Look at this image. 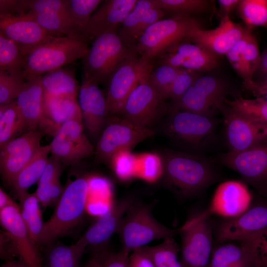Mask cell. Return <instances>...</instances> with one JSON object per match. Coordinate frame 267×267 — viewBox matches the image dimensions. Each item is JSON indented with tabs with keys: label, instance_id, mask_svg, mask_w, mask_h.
<instances>
[{
	"label": "cell",
	"instance_id": "1",
	"mask_svg": "<svg viewBox=\"0 0 267 267\" xmlns=\"http://www.w3.org/2000/svg\"><path fill=\"white\" fill-rule=\"evenodd\" d=\"M89 187V181L84 177L67 184L52 215L44 222L39 246L47 247L54 243L81 222L85 214Z\"/></svg>",
	"mask_w": 267,
	"mask_h": 267
},
{
	"label": "cell",
	"instance_id": "2",
	"mask_svg": "<svg viewBox=\"0 0 267 267\" xmlns=\"http://www.w3.org/2000/svg\"><path fill=\"white\" fill-rule=\"evenodd\" d=\"M89 49L84 39L54 37L25 54L23 76L28 80L83 59Z\"/></svg>",
	"mask_w": 267,
	"mask_h": 267
},
{
	"label": "cell",
	"instance_id": "3",
	"mask_svg": "<svg viewBox=\"0 0 267 267\" xmlns=\"http://www.w3.org/2000/svg\"><path fill=\"white\" fill-rule=\"evenodd\" d=\"M163 171L169 186L183 197L200 192L215 178L213 167L208 160L183 152H169L164 161Z\"/></svg>",
	"mask_w": 267,
	"mask_h": 267
},
{
	"label": "cell",
	"instance_id": "4",
	"mask_svg": "<svg viewBox=\"0 0 267 267\" xmlns=\"http://www.w3.org/2000/svg\"><path fill=\"white\" fill-rule=\"evenodd\" d=\"M153 205L134 203L122 219L116 233L124 253L130 255L152 241L174 237L178 233V229L170 228L154 218Z\"/></svg>",
	"mask_w": 267,
	"mask_h": 267
},
{
	"label": "cell",
	"instance_id": "5",
	"mask_svg": "<svg viewBox=\"0 0 267 267\" xmlns=\"http://www.w3.org/2000/svg\"><path fill=\"white\" fill-rule=\"evenodd\" d=\"M201 27L193 17L174 15L150 25L139 38L134 51L143 59L153 62L169 48L189 39L191 33Z\"/></svg>",
	"mask_w": 267,
	"mask_h": 267
},
{
	"label": "cell",
	"instance_id": "6",
	"mask_svg": "<svg viewBox=\"0 0 267 267\" xmlns=\"http://www.w3.org/2000/svg\"><path fill=\"white\" fill-rule=\"evenodd\" d=\"M134 51L124 44L116 32L102 34L94 39L82 59L83 73L98 84L107 81L117 66Z\"/></svg>",
	"mask_w": 267,
	"mask_h": 267
},
{
	"label": "cell",
	"instance_id": "7",
	"mask_svg": "<svg viewBox=\"0 0 267 267\" xmlns=\"http://www.w3.org/2000/svg\"><path fill=\"white\" fill-rule=\"evenodd\" d=\"M153 68V62L143 59L134 50L117 66L107 80L106 99L109 117L120 115L131 91L149 77Z\"/></svg>",
	"mask_w": 267,
	"mask_h": 267
},
{
	"label": "cell",
	"instance_id": "8",
	"mask_svg": "<svg viewBox=\"0 0 267 267\" xmlns=\"http://www.w3.org/2000/svg\"><path fill=\"white\" fill-rule=\"evenodd\" d=\"M153 134L149 128L140 127L117 116H109L97 144L96 161L111 160L119 152L129 150Z\"/></svg>",
	"mask_w": 267,
	"mask_h": 267
},
{
	"label": "cell",
	"instance_id": "9",
	"mask_svg": "<svg viewBox=\"0 0 267 267\" xmlns=\"http://www.w3.org/2000/svg\"><path fill=\"white\" fill-rule=\"evenodd\" d=\"M218 121L214 117L173 109L169 120L170 134L196 150L206 148L215 137Z\"/></svg>",
	"mask_w": 267,
	"mask_h": 267
},
{
	"label": "cell",
	"instance_id": "10",
	"mask_svg": "<svg viewBox=\"0 0 267 267\" xmlns=\"http://www.w3.org/2000/svg\"><path fill=\"white\" fill-rule=\"evenodd\" d=\"M209 218L190 219L178 229L181 236V262L185 267H209L212 253L213 232Z\"/></svg>",
	"mask_w": 267,
	"mask_h": 267
},
{
	"label": "cell",
	"instance_id": "11",
	"mask_svg": "<svg viewBox=\"0 0 267 267\" xmlns=\"http://www.w3.org/2000/svg\"><path fill=\"white\" fill-rule=\"evenodd\" d=\"M165 100L148 77L131 91L120 115L137 126L149 128L165 109Z\"/></svg>",
	"mask_w": 267,
	"mask_h": 267
},
{
	"label": "cell",
	"instance_id": "12",
	"mask_svg": "<svg viewBox=\"0 0 267 267\" xmlns=\"http://www.w3.org/2000/svg\"><path fill=\"white\" fill-rule=\"evenodd\" d=\"M44 133L27 131L0 147V170L4 183L11 186L19 172L35 157L42 146Z\"/></svg>",
	"mask_w": 267,
	"mask_h": 267
},
{
	"label": "cell",
	"instance_id": "13",
	"mask_svg": "<svg viewBox=\"0 0 267 267\" xmlns=\"http://www.w3.org/2000/svg\"><path fill=\"white\" fill-rule=\"evenodd\" d=\"M84 129L82 122L71 120L62 124L53 135L48 145L50 153L64 166L75 165L95 152Z\"/></svg>",
	"mask_w": 267,
	"mask_h": 267
},
{
	"label": "cell",
	"instance_id": "14",
	"mask_svg": "<svg viewBox=\"0 0 267 267\" xmlns=\"http://www.w3.org/2000/svg\"><path fill=\"white\" fill-rule=\"evenodd\" d=\"M252 200V195L244 182L227 180L217 187L209 207L191 219L198 221L212 215L232 219L250 208Z\"/></svg>",
	"mask_w": 267,
	"mask_h": 267
},
{
	"label": "cell",
	"instance_id": "15",
	"mask_svg": "<svg viewBox=\"0 0 267 267\" xmlns=\"http://www.w3.org/2000/svg\"><path fill=\"white\" fill-rule=\"evenodd\" d=\"M221 111L224 116L228 152H240L267 139V124L242 116L229 107H223Z\"/></svg>",
	"mask_w": 267,
	"mask_h": 267
},
{
	"label": "cell",
	"instance_id": "16",
	"mask_svg": "<svg viewBox=\"0 0 267 267\" xmlns=\"http://www.w3.org/2000/svg\"><path fill=\"white\" fill-rule=\"evenodd\" d=\"M0 32L13 41L24 55L54 37L44 29L29 13L0 14Z\"/></svg>",
	"mask_w": 267,
	"mask_h": 267
},
{
	"label": "cell",
	"instance_id": "17",
	"mask_svg": "<svg viewBox=\"0 0 267 267\" xmlns=\"http://www.w3.org/2000/svg\"><path fill=\"white\" fill-rule=\"evenodd\" d=\"M41 76L26 80L16 99L27 131L39 130L54 135L58 128L45 116Z\"/></svg>",
	"mask_w": 267,
	"mask_h": 267
},
{
	"label": "cell",
	"instance_id": "18",
	"mask_svg": "<svg viewBox=\"0 0 267 267\" xmlns=\"http://www.w3.org/2000/svg\"><path fill=\"white\" fill-rule=\"evenodd\" d=\"M98 84L83 73L78 95L84 126L94 136L102 131L109 118L106 97Z\"/></svg>",
	"mask_w": 267,
	"mask_h": 267
},
{
	"label": "cell",
	"instance_id": "19",
	"mask_svg": "<svg viewBox=\"0 0 267 267\" xmlns=\"http://www.w3.org/2000/svg\"><path fill=\"white\" fill-rule=\"evenodd\" d=\"M156 58L158 64L196 72L210 71L220 64L218 56L189 39L171 46Z\"/></svg>",
	"mask_w": 267,
	"mask_h": 267
},
{
	"label": "cell",
	"instance_id": "20",
	"mask_svg": "<svg viewBox=\"0 0 267 267\" xmlns=\"http://www.w3.org/2000/svg\"><path fill=\"white\" fill-rule=\"evenodd\" d=\"M220 161L256 187L267 183V139L240 152L223 154Z\"/></svg>",
	"mask_w": 267,
	"mask_h": 267
},
{
	"label": "cell",
	"instance_id": "21",
	"mask_svg": "<svg viewBox=\"0 0 267 267\" xmlns=\"http://www.w3.org/2000/svg\"><path fill=\"white\" fill-rule=\"evenodd\" d=\"M0 222L12 240L16 257L27 267H44L38 248L31 239L21 216L20 208L0 210Z\"/></svg>",
	"mask_w": 267,
	"mask_h": 267
},
{
	"label": "cell",
	"instance_id": "22",
	"mask_svg": "<svg viewBox=\"0 0 267 267\" xmlns=\"http://www.w3.org/2000/svg\"><path fill=\"white\" fill-rule=\"evenodd\" d=\"M267 229V205H257L222 222L218 227L216 238L221 243L242 241Z\"/></svg>",
	"mask_w": 267,
	"mask_h": 267
},
{
	"label": "cell",
	"instance_id": "23",
	"mask_svg": "<svg viewBox=\"0 0 267 267\" xmlns=\"http://www.w3.org/2000/svg\"><path fill=\"white\" fill-rule=\"evenodd\" d=\"M245 30L246 28L233 22L229 16L225 15L222 16L219 25L214 29H196L191 33L189 40L219 56L225 55L241 39Z\"/></svg>",
	"mask_w": 267,
	"mask_h": 267
},
{
	"label": "cell",
	"instance_id": "24",
	"mask_svg": "<svg viewBox=\"0 0 267 267\" xmlns=\"http://www.w3.org/2000/svg\"><path fill=\"white\" fill-rule=\"evenodd\" d=\"M138 0H108L92 14L84 32L89 42L102 34L116 32Z\"/></svg>",
	"mask_w": 267,
	"mask_h": 267
},
{
	"label": "cell",
	"instance_id": "25",
	"mask_svg": "<svg viewBox=\"0 0 267 267\" xmlns=\"http://www.w3.org/2000/svg\"><path fill=\"white\" fill-rule=\"evenodd\" d=\"M134 203L133 199L125 198L118 201L109 210L91 224L79 239L86 246L95 249L103 248L114 233L128 209Z\"/></svg>",
	"mask_w": 267,
	"mask_h": 267
},
{
	"label": "cell",
	"instance_id": "26",
	"mask_svg": "<svg viewBox=\"0 0 267 267\" xmlns=\"http://www.w3.org/2000/svg\"><path fill=\"white\" fill-rule=\"evenodd\" d=\"M225 55L233 68L243 80L245 87L249 89L254 83L253 76L261 57L257 40L250 28H246L243 37Z\"/></svg>",
	"mask_w": 267,
	"mask_h": 267
},
{
	"label": "cell",
	"instance_id": "27",
	"mask_svg": "<svg viewBox=\"0 0 267 267\" xmlns=\"http://www.w3.org/2000/svg\"><path fill=\"white\" fill-rule=\"evenodd\" d=\"M224 244L212 251L209 267H262L255 251L244 242Z\"/></svg>",
	"mask_w": 267,
	"mask_h": 267
},
{
	"label": "cell",
	"instance_id": "28",
	"mask_svg": "<svg viewBox=\"0 0 267 267\" xmlns=\"http://www.w3.org/2000/svg\"><path fill=\"white\" fill-rule=\"evenodd\" d=\"M78 97L53 96L44 93L43 107L45 117L58 129L71 120L82 122Z\"/></svg>",
	"mask_w": 267,
	"mask_h": 267
},
{
	"label": "cell",
	"instance_id": "29",
	"mask_svg": "<svg viewBox=\"0 0 267 267\" xmlns=\"http://www.w3.org/2000/svg\"><path fill=\"white\" fill-rule=\"evenodd\" d=\"M50 154L49 145L42 146L32 160L17 174L11 186L18 200L28 193V189L38 182Z\"/></svg>",
	"mask_w": 267,
	"mask_h": 267
},
{
	"label": "cell",
	"instance_id": "30",
	"mask_svg": "<svg viewBox=\"0 0 267 267\" xmlns=\"http://www.w3.org/2000/svg\"><path fill=\"white\" fill-rule=\"evenodd\" d=\"M44 93L53 96L78 97V86L74 71L60 68L41 76Z\"/></svg>",
	"mask_w": 267,
	"mask_h": 267
},
{
	"label": "cell",
	"instance_id": "31",
	"mask_svg": "<svg viewBox=\"0 0 267 267\" xmlns=\"http://www.w3.org/2000/svg\"><path fill=\"white\" fill-rule=\"evenodd\" d=\"M47 247L44 267H81L87 246L78 239L71 245L54 243Z\"/></svg>",
	"mask_w": 267,
	"mask_h": 267
},
{
	"label": "cell",
	"instance_id": "32",
	"mask_svg": "<svg viewBox=\"0 0 267 267\" xmlns=\"http://www.w3.org/2000/svg\"><path fill=\"white\" fill-rule=\"evenodd\" d=\"M19 201L21 216L31 239L38 248L44 222L43 220L40 202L35 192H28L21 197Z\"/></svg>",
	"mask_w": 267,
	"mask_h": 267
},
{
	"label": "cell",
	"instance_id": "33",
	"mask_svg": "<svg viewBox=\"0 0 267 267\" xmlns=\"http://www.w3.org/2000/svg\"><path fill=\"white\" fill-rule=\"evenodd\" d=\"M23 131L27 132L26 125L16 101L0 105V147Z\"/></svg>",
	"mask_w": 267,
	"mask_h": 267
},
{
	"label": "cell",
	"instance_id": "34",
	"mask_svg": "<svg viewBox=\"0 0 267 267\" xmlns=\"http://www.w3.org/2000/svg\"><path fill=\"white\" fill-rule=\"evenodd\" d=\"M159 7L156 0H138L121 25L118 35L124 44L133 49L136 44L135 33L144 13L149 9Z\"/></svg>",
	"mask_w": 267,
	"mask_h": 267
},
{
	"label": "cell",
	"instance_id": "35",
	"mask_svg": "<svg viewBox=\"0 0 267 267\" xmlns=\"http://www.w3.org/2000/svg\"><path fill=\"white\" fill-rule=\"evenodd\" d=\"M141 248L148 254L155 267H185L178 259L179 246L173 236L167 237L159 244Z\"/></svg>",
	"mask_w": 267,
	"mask_h": 267
},
{
	"label": "cell",
	"instance_id": "36",
	"mask_svg": "<svg viewBox=\"0 0 267 267\" xmlns=\"http://www.w3.org/2000/svg\"><path fill=\"white\" fill-rule=\"evenodd\" d=\"M28 13L44 29L54 35L84 39L75 28L70 19L65 15L53 13Z\"/></svg>",
	"mask_w": 267,
	"mask_h": 267
},
{
	"label": "cell",
	"instance_id": "37",
	"mask_svg": "<svg viewBox=\"0 0 267 267\" xmlns=\"http://www.w3.org/2000/svg\"><path fill=\"white\" fill-rule=\"evenodd\" d=\"M174 109L186 111L209 117H214L219 111L193 86L175 101Z\"/></svg>",
	"mask_w": 267,
	"mask_h": 267
},
{
	"label": "cell",
	"instance_id": "38",
	"mask_svg": "<svg viewBox=\"0 0 267 267\" xmlns=\"http://www.w3.org/2000/svg\"><path fill=\"white\" fill-rule=\"evenodd\" d=\"M225 103L242 116L267 124V102L262 98L245 99L240 96L232 100L225 99Z\"/></svg>",
	"mask_w": 267,
	"mask_h": 267
},
{
	"label": "cell",
	"instance_id": "39",
	"mask_svg": "<svg viewBox=\"0 0 267 267\" xmlns=\"http://www.w3.org/2000/svg\"><path fill=\"white\" fill-rule=\"evenodd\" d=\"M65 0L68 14L72 23L79 33L83 37L84 32L92 14L102 0Z\"/></svg>",
	"mask_w": 267,
	"mask_h": 267
},
{
	"label": "cell",
	"instance_id": "40",
	"mask_svg": "<svg viewBox=\"0 0 267 267\" xmlns=\"http://www.w3.org/2000/svg\"><path fill=\"white\" fill-rule=\"evenodd\" d=\"M237 8L248 28L267 27V0H241Z\"/></svg>",
	"mask_w": 267,
	"mask_h": 267
},
{
	"label": "cell",
	"instance_id": "41",
	"mask_svg": "<svg viewBox=\"0 0 267 267\" xmlns=\"http://www.w3.org/2000/svg\"><path fill=\"white\" fill-rule=\"evenodd\" d=\"M62 163L55 156L51 155L47 164L38 182L35 192L40 204L44 208L49 206V192L54 181L60 177Z\"/></svg>",
	"mask_w": 267,
	"mask_h": 267
},
{
	"label": "cell",
	"instance_id": "42",
	"mask_svg": "<svg viewBox=\"0 0 267 267\" xmlns=\"http://www.w3.org/2000/svg\"><path fill=\"white\" fill-rule=\"evenodd\" d=\"M24 56L19 46L0 32V72L23 71Z\"/></svg>",
	"mask_w": 267,
	"mask_h": 267
},
{
	"label": "cell",
	"instance_id": "43",
	"mask_svg": "<svg viewBox=\"0 0 267 267\" xmlns=\"http://www.w3.org/2000/svg\"><path fill=\"white\" fill-rule=\"evenodd\" d=\"M193 87L219 111L225 103V86L218 79L209 76L199 77Z\"/></svg>",
	"mask_w": 267,
	"mask_h": 267
},
{
	"label": "cell",
	"instance_id": "44",
	"mask_svg": "<svg viewBox=\"0 0 267 267\" xmlns=\"http://www.w3.org/2000/svg\"><path fill=\"white\" fill-rule=\"evenodd\" d=\"M25 81L23 71L0 72V105L16 100Z\"/></svg>",
	"mask_w": 267,
	"mask_h": 267
},
{
	"label": "cell",
	"instance_id": "45",
	"mask_svg": "<svg viewBox=\"0 0 267 267\" xmlns=\"http://www.w3.org/2000/svg\"><path fill=\"white\" fill-rule=\"evenodd\" d=\"M160 8L174 15L200 13L209 9L211 1L206 0H156Z\"/></svg>",
	"mask_w": 267,
	"mask_h": 267
},
{
	"label": "cell",
	"instance_id": "46",
	"mask_svg": "<svg viewBox=\"0 0 267 267\" xmlns=\"http://www.w3.org/2000/svg\"><path fill=\"white\" fill-rule=\"evenodd\" d=\"M180 69L168 64L160 63L151 72L149 81L164 99L169 98L173 83Z\"/></svg>",
	"mask_w": 267,
	"mask_h": 267
},
{
	"label": "cell",
	"instance_id": "47",
	"mask_svg": "<svg viewBox=\"0 0 267 267\" xmlns=\"http://www.w3.org/2000/svg\"><path fill=\"white\" fill-rule=\"evenodd\" d=\"M137 157L136 175L149 181L156 180L159 178L163 171V164L158 155L145 153Z\"/></svg>",
	"mask_w": 267,
	"mask_h": 267
},
{
	"label": "cell",
	"instance_id": "48",
	"mask_svg": "<svg viewBox=\"0 0 267 267\" xmlns=\"http://www.w3.org/2000/svg\"><path fill=\"white\" fill-rule=\"evenodd\" d=\"M113 168L118 177L123 179L136 175L138 157L129 150H123L115 154L111 159Z\"/></svg>",
	"mask_w": 267,
	"mask_h": 267
},
{
	"label": "cell",
	"instance_id": "49",
	"mask_svg": "<svg viewBox=\"0 0 267 267\" xmlns=\"http://www.w3.org/2000/svg\"><path fill=\"white\" fill-rule=\"evenodd\" d=\"M198 72L181 69L171 88L169 98L175 101L193 85L199 77Z\"/></svg>",
	"mask_w": 267,
	"mask_h": 267
},
{
	"label": "cell",
	"instance_id": "50",
	"mask_svg": "<svg viewBox=\"0 0 267 267\" xmlns=\"http://www.w3.org/2000/svg\"><path fill=\"white\" fill-rule=\"evenodd\" d=\"M28 9L31 13H58L70 19L65 0H28Z\"/></svg>",
	"mask_w": 267,
	"mask_h": 267
},
{
	"label": "cell",
	"instance_id": "51",
	"mask_svg": "<svg viewBox=\"0 0 267 267\" xmlns=\"http://www.w3.org/2000/svg\"><path fill=\"white\" fill-rule=\"evenodd\" d=\"M256 253L262 267H267V229L242 241Z\"/></svg>",
	"mask_w": 267,
	"mask_h": 267
},
{
	"label": "cell",
	"instance_id": "52",
	"mask_svg": "<svg viewBox=\"0 0 267 267\" xmlns=\"http://www.w3.org/2000/svg\"><path fill=\"white\" fill-rule=\"evenodd\" d=\"M130 255L122 251L111 252L104 248L100 249V267H129L128 258Z\"/></svg>",
	"mask_w": 267,
	"mask_h": 267
},
{
	"label": "cell",
	"instance_id": "53",
	"mask_svg": "<svg viewBox=\"0 0 267 267\" xmlns=\"http://www.w3.org/2000/svg\"><path fill=\"white\" fill-rule=\"evenodd\" d=\"M28 11V0H0V14H19Z\"/></svg>",
	"mask_w": 267,
	"mask_h": 267
},
{
	"label": "cell",
	"instance_id": "54",
	"mask_svg": "<svg viewBox=\"0 0 267 267\" xmlns=\"http://www.w3.org/2000/svg\"><path fill=\"white\" fill-rule=\"evenodd\" d=\"M128 262L129 267H155L150 257L141 248L131 252Z\"/></svg>",
	"mask_w": 267,
	"mask_h": 267
},
{
	"label": "cell",
	"instance_id": "55",
	"mask_svg": "<svg viewBox=\"0 0 267 267\" xmlns=\"http://www.w3.org/2000/svg\"><path fill=\"white\" fill-rule=\"evenodd\" d=\"M64 188L60 181V178L56 179L52 184L49 192V206L56 205L60 198Z\"/></svg>",
	"mask_w": 267,
	"mask_h": 267
},
{
	"label": "cell",
	"instance_id": "56",
	"mask_svg": "<svg viewBox=\"0 0 267 267\" xmlns=\"http://www.w3.org/2000/svg\"><path fill=\"white\" fill-rule=\"evenodd\" d=\"M240 0H219L218 3L223 16L228 15L230 12L237 7Z\"/></svg>",
	"mask_w": 267,
	"mask_h": 267
},
{
	"label": "cell",
	"instance_id": "57",
	"mask_svg": "<svg viewBox=\"0 0 267 267\" xmlns=\"http://www.w3.org/2000/svg\"><path fill=\"white\" fill-rule=\"evenodd\" d=\"M8 207L20 208L18 205L1 187L0 188V210Z\"/></svg>",
	"mask_w": 267,
	"mask_h": 267
},
{
	"label": "cell",
	"instance_id": "58",
	"mask_svg": "<svg viewBox=\"0 0 267 267\" xmlns=\"http://www.w3.org/2000/svg\"><path fill=\"white\" fill-rule=\"evenodd\" d=\"M81 267H100V250L94 251L91 256Z\"/></svg>",
	"mask_w": 267,
	"mask_h": 267
},
{
	"label": "cell",
	"instance_id": "59",
	"mask_svg": "<svg viewBox=\"0 0 267 267\" xmlns=\"http://www.w3.org/2000/svg\"><path fill=\"white\" fill-rule=\"evenodd\" d=\"M257 70L265 74L267 73V51L261 55Z\"/></svg>",
	"mask_w": 267,
	"mask_h": 267
},
{
	"label": "cell",
	"instance_id": "60",
	"mask_svg": "<svg viewBox=\"0 0 267 267\" xmlns=\"http://www.w3.org/2000/svg\"><path fill=\"white\" fill-rule=\"evenodd\" d=\"M0 267H27L26 265L20 260H11L5 262Z\"/></svg>",
	"mask_w": 267,
	"mask_h": 267
},
{
	"label": "cell",
	"instance_id": "61",
	"mask_svg": "<svg viewBox=\"0 0 267 267\" xmlns=\"http://www.w3.org/2000/svg\"><path fill=\"white\" fill-rule=\"evenodd\" d=\"M256 97L262 98L267 102V87L259 88L253 93Z\"/></svg>",
	"mask_w": 267,
	"mask_h": 267
},
{
	"label": "cell",
	"instance_id": "62",
	"mask_svg": "<svg viewBox=\"0 0 267 267\" xmlns=\"http://www.w3.org/2000/svg\"><path fill=\"white\" fill-rule=\"evenodd\" d=\"M265 75H266L265 77L263 79V80L261 82H254V85L250 89V91L253 92L255 90H256V89L259 88L267 87V73L265 74Z\"/></svg>",
	"mask_w": 267,
	"mask_h": 267
}]
</instances>
